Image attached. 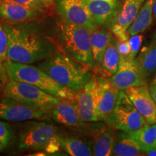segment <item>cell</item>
I'll list each match as a JSON object with an SVG mask.
<instances>
[{
    "mask_svg": "<svg viewBox=\"0 0 156 156\" xmlns=\"http://www.w3.org/2000/svg\"><path fill=\"white\" fill-rule=\"evenodd\" d=\"M7 36L9 60L33 64L46 59L54 51V45L47 38L28 25H3Z\"/></svg>",
    "mask_w": 156,
    "mask_h": 156,
    "instance_id": "obj_1",
    "label": "cell"
},
{
    "mask_svg": "<svg viewBox=\"0 0 156 156\" xmlns=\"http://www.w3.org/2000/svg\"><path fill=\"white\" fill-rule=\"evenodd\" d=\"M38 67L74 93L83 88L93 76L91 69L63 53L48 56L38 64Z\"/></svg>",
    "mask_w": 156,
    "mask_h": 156,
    "instance_id": "obj_2",
    "label": "cell"
},
{
    "mask_svg": "<svg viewBox=\"0 0 156 156\" xmlns=\"http://www.w3.org/2000/svg\"><path fill=\"white\" fill-rule=\"evenodd\" d=\"M5 67L9 80L35 85L59 99L75 101V93L58 84L38 67L10 60Z\"/></svg>",
    "mask_w": 156,
    "mask_h": 156,
    "instance_id": "obj_3",
    "label": "cell"
},
{
    "mask_svg": "<svg viewBox=\"0 0 156 156\" xmlns=\"http://www.w3.org/2000/svg\"><path fill=\"white\" fill-rule=\"evenodd\" d=\"M91 30L87 27L64 20L59 25V38L65 53L90 69H93Z\"/></svg>",
    "mask_w": 156,
    "mask_h": 156,
    "instance_id": "obj_4",
    "label": "cell"
},
{
    "mask_svg": "<svg viewBox=\"0 0 156 156\" xmlns=\"http://www.w3.org/2000/svg\"><path fill=\"white\" fill-rule=\"evenodd\" d=\"M3 94L19 102L51 111L61 99L30 84L9 80L4 85Z\"/></svg>",
    "mask_w": 156,
    "mask_h": 156,
    "instance_id": "obj_5",
    "label": "cell"
},
{
    "mask_svg": "<svg viewBox=\"0 0 156 156\" xmlns=\"http://www.w3.org/2000/svg\"><path fill=\"white\" fill-rule=\"evenodd\" d=\"M104 122L114 130L132 132L147 124L124 90H120L116 106Z\"/></svg>",
    "mask_w": 156,
    "mask_h": 156,
    "instance_id": "obj_6",
    "label": "cell"
},
{
    "mask_svg": "<svg viewBox=\"0 0 156 156\" xmlns=\"http://www.w3.org/2000/svg\"><path fill=\"white\" fill-rule=\"evenodd\" d=\"M25 124L20 134L19 147L21 150H44L57 133L55 126L45 122H33Z\"/></svg>",
    "mask_w": 156,
    "mask_h": 156,
    "instance_id": "obj_7",
    "label": "cell"
},
{
    "mask_svg": "<svg viewBox=\"0 0 156 156\" xmlns=\"http://www.w3.org/2000/svg\"><path fill=\"white\" fill-rule=\"evenodd\" d=\"M108 80L119 90L147 84V77L142 73L135 59L121 56L116 73Z\"/></svg>",
    "mask_w": 156,
    "mask_h": 156,
    "instance_id": "obj_8",
    "label": "cell"
},
{
    "mask_svg": "<svg viewBox=\"0 0 156 156\" xmlns=\"http://www.w3.org/2000/svg\"><path fill=\"white\" fill-rule=\"evenodd\" d=\"M51 111L30 106L20 103L9 98L0 101V119L12 121L22 122L32 119H44L47 117Z\"/></svg>",
    "mask_w": 156,
    "mask_h": 156,
    "instance_id": "obj_9",
    "label": "cell"
},
{
    "mask_svg": "<svg viewBox=\"0 0 156 156\" xmlns=\"http://www.w3.org/2000/svg\"><path fill=\"white\" fill-rule=\"evenodd\" d=\"M97 91L95 98V122L106 119L112 114L115 106L120 90L116 88L108 79L96 76Z\"/></svg>",
    "mask_w": 156,
    "mask_h": 156,
    "instance_id": "obj_10",
    "label": "cell"
},
{
    "mask_svg": "<svg viewBox=\"0 0 156 156\" xmlns=\"http://www.w3.org/2000/svg\"><path fill=\"white\" fill-rule=\"evenodd\" d=\"M56 10L63 20L87 27L91 30L98 28L83 0H54Z\"/></svg>",
    "mask_w": 156,
    "mask_h": 156,
    "instance_id": "obj_11",
    "label": "cell"
},
{
    "mask_svg": "<svg viewBox=\"0 0 156 156\" xmlns=\"http://www.w3.org/2000/svg\"><path fill=\"white\" fill-rule=\"evenodd\" d=\"M124 92L147 124H156V103L147 84L129 87Z\"/></svg>",
    "mask_w": 156,
    "mask_h": 156,
    "instance_id": "obj_12",
    "label": "cell"
},
{
    "mask_svg": "<svg viewBox=\"0 0 156 156\" xmlns=\"http://www.w3.org/2000/svg\"><path fill=\"white\" fill-rule=\"evenodd\" d=\"M96 91V75H93L85 86L75 93V102L78 115L83 122H95V106Z\"/></svg>",
    "mask_w": 156,
    "mask_h": 156,
    "instance_id": "obj_13",
    "label": "cell"
},
{
    "mask_svg": "<svg viewBox=\"0 0 156 156\" xmlns=\"http://www.w3.org/2000/svg\"><path fill=\"white\" fill-rule=\"evenodd\" d=\"M114 130L101 121L89 126L88 131L93 142V155H112L115 139Z\"/></svg>",
    "mask_w": 156,
    "mask_h": 156,
    "instance_id": "obj_14",
    "label": "cell"
},
{
    "mask_svg": "<svg viewBox=\"0 0 156 156\" xmlns=\"http://www.w3.org/2000/svg\"><path fill=\"white\" fill-rule=\"evenodd\" d=\"M43 12L30 7L4 0L0 4V20L7 25H18L34 20Z\"/></svg>",
    "mask_w": 156,
    "mask_h": 156,
    "instance_id": "obj_15",
    "label": "cell"
},
{
    "mask_svg": "<svg viewBox=\"0 0 156 156\" xmlns=\"http://www.w3.org/2000/svg\"><path fill=\"white\" fill-rule=\"evenodd\" d=\"M51 116L56 122L68 126L84 127L86 122L80 119L75 101L61 99L51 109Z\"/></svg>",
    "mask_w": 156,
    "mask_h": 156,
    "instance_id": "obj_16",
    "label": "cell"
},
{
    "mask_svg": "<svg viewBox=\"0 0 156 156\" xmlns=\"http://www.w3.org/2000/svg\"><path fill=\"white\" fill-rule=\"evenodd\" d=\"M93 20L97 25L109 22L116 12L117 0H83Z\"/></svg>",
    "mask_w": 156,
    "mask_h": 156,
    "instance_id": "obj_17",
    "label": "cell"
},
{
    "mask_svg": "<svg viewBox=\"0 0 156 156\" xmlns=\"http://www.w3.org/2000/svg\"><path fill=\"white\" fill-rule=\"evenodd\" d=\"M144 154L145 152L140 144L128 132L120 131L115 134L112 155L136 156Z\"/></svg>",
    "mask_w": 156,
    "mask_h": 156,
    "instance_id": "obj_18",
    "label": "cell"
},
{
    "mask_svg": "<svg viewBox=\"0 0 156 156\" xmlns=\"http://www.w3.org/2000/svg\"><path fill=\"white\" fill-rule=\"evenodd\" d=\"M120 61V54L114 40L107 47L99 67L95 70L101 74V77L108 79L112 77L118 69Z\"/></svg>",
    "mask_w": 156,
    "mask_h": 156,
    "instance_id": "obj_19",
    "label": "cell"
},
{
    "mask_svg": "<svg viewBox=\"0 0 156 156\" xmlns=\"http://www.w3.org/2000/svg\"><path fill=\"white\" fill-rule=\"evenodd\" d=\"M91 48H92L94 68L95 70L100 65L107 47L113 41L112 35L105 30L95 29L91 30Z\"/></svg>",
    "mask_w": 156,
    "mask_h": 156,
    "instance_id": "obj_20",
    "label": "cell"
},
{
    "mask_svg": "<svg viewBox=\"0 0 156 156\" xmlns=\"http://www.w3.org/2000/svg\"><path fill=\"white\" fill-rule=\"evenodd\" d=\"M155 0H145L136 15L135 19L129 27L127 32L129 36L145 32L153 21V5Z\"/></svg>",
    "mask_w": 156,
    "mask_h": 156,
    "instance_id": "obj_21",
    "label": "cell"
},
{
    "mask_svg": "<svg viewBox=\"0 0 156 156\" xmlns=\"http://www.w3.org/2000/svg\"><path fill=\"white\" fill-rule=\"evenodd\" d=\"M61 147L68 155L72 156L93 155L92 140L78 137H61Z\"/></svg>",
    "mask_w": 156,
    "mask_h": 156,
    "instance_id": "obj_22",
    "label": "cell"
},
{
    "mask_svg": "<svg viewBox=\"0 0 156 156\" xmlns=\"http://www.w3.org/2000/svg\"><path fill=\"white\" fill-rule=\"evenodd\" d=\"M145 2V0H124L115 23L127 30Z\"/></svg>",
    "mask_w": 156,
    "mask_h": 156,
    "instance_id": "obj_23",
    "label": "cell"
},
{
    "mask_svg": "<svg viewBox=\"0 0 156 156\" xmlns=\"http://www.w3.org/2000/svg\"><path fill=\"white\" fill-rule=\"evenodd\" d=\"M129 134L140 144L145 153L156 147V124H146Z\"/></svg>",
    "mask_w": 156,
    "mask_h": 156,
    "instance_id": "obj_24",
    "label": "cell"
},
{
    "mask_svg": "<svg viewBox=\"0 0 156 156\" xmlns=\"http://www.w3.org/2000/svg\"><path fill=\"white\" fill-rule=\"evenodd\" d=\"M135 61L146 77L156 73V41L143 48Z\"/></svg>",
    "mask_w": 156,
    "mask_h": 156,
    "instance_id": "obj_25",
    "label": "cell"
},
{
    "mask_svg": "<svg viewBox=\"0 0 156 156\" xmlns=\"http://www.w3.org/2000/svg\"><path fill=\"white\" fill-rule=\"evenodd\" d=\"M7 36L3 25L0 23V82L5 85L9 80L5 64L9 61L7 56Z\"/></svg>",
    "mask_w": 156,
    "mask_h": 156,
    "instance_id": "obj_26",
    "label": "cell"
},
{
    "mask_svg": "<svg viewBox=\"0 0 156 156\" xmlns=\"http://www.w3.org/2000/svg\"><path fill=\"white\" fill-rule=\"evenodd\" d=\"M14 3L30 7L44 13L48 9V5L44 2L42 0H9Z\"/></svg>",
    "mask_w": 156,
    "mask_h": 156,
    "instance_id": "obj_27",
    "label": "cell"
},
{
    "mask_svg": "<svg viewBox=\"0 0 156 156\" xmlns=\"http://www.w3.org/2000/svg\"><path fill=\"white\" fill-rule=\"evenodd\" d=\"M128 42L129 44L130 49H131L128 57L132 58V59H135L136 56L137 55L140 46H141L142 42V36L139 34L130 36L128 40Z\"/></svg>",
    "mask_w": 156,
    "mask_h": 156,
    "instance_id": "obj_28",
    "label": "cell"
},
{
    "mask_svg": "<svg viewBox=\"0 0 156 156\" xmlns=\"http://www.w3.org/2000/svg\"><path fill=\"white\" fill-rule=\"evenodd\" d=\"M112 32L114 34V36L117 38L122 41H127L129 38V35L127 30H125L121 27L120 25L114 23L112 26Z\"/></svg>",
    "mask_w": 156,
    "mask_h": 156,
    "instance_id": "obj_29",
    "label": "cell"
},
{
    "mask_svg": "<svg viewBox=\"0 0 156 156\" xmlns=\"http://www.w3.org/2000/svg\"><path fill=\"white\" fill-rule=\"evenodd\" d=\"M61 147V136L55 135L50 140L48 145H46V151L48 153H55Z\"/></svg>",
    "mask_w": 156,
    "mask_h": 156,
    "instance_id": "obj_30",
    "label": "cell"
},
{
    "mask_svg": "<svg viewBox=\"0 0 156 156\" xmlns=\"http://www.w3.org/2000/svg\"><path fill=\"white\" fill-rule=\"evenodd\" d=\"M11 139V129L8 124L0 121V140L8 145Z\"/></svg>",
    "mask_w": 156,
    "mask_h": 156,
    "instance_id": "obj_31",
    "label": "cell"
},
{
    "mask_svg": "<svg viewBox=\"0 0 156 156\" xmlns=\"http://www.w3.org/2000/svg\"><path fill=\"white\" fill-rule=\"evenodd\" d=\"M116 46L118 48L119 53L121 56H124V57H128L130 54V46L127 41H117Z\"/></svg>",
    "mask_w": 156,
    "mask_h": 156,
    "instance_id": "obj_32",
    "label": "cell"
},
{
    "mask_svg": "<svg viewBox=\"0 0 156 156\" xmlns=\"http://www.w3.org/2000/svg\"><path fill=\"white\" fill-rule=\"evenodd\" d=\"M149 87L151 95L153 96L154 101H155V102L156 103V83H151Z\"/></svg>",
    "mask_w": 156,
    "mask_h": 156,
    "instance_id": "obj_33",
    "label": "cell"
},
{
    "mask_svg": "<svg viewBox=\"0 0 156 156\" xmlns=\"http://www.w3.org/2000/svg\"><path fill=\"white\" fill-rule=\"evenodd\" d=\"M145 155H149V156H156V147L152 148L147 151L145 153Z\"/></svg>",
    "mask_w": 156,
    "mask_h": 156,
    "instance_id": "obj_34",
    "label": "cell"
},
{
    "mask_svg": "<svg viewBox=\"0 0 156 156\" xmlns=\"http://www.w3.org/2000/svg\"><path fill=\"white\" fill-rule=\"evenodd\" d=\"M7 145V144L6 143V142L0 140V152H1L2 151H3Z\"/></svg>",
    "mask_w": 156,
    "mask_h": 156,
    "instance_id": "obj_35",
    "label": "cell"
},
{
    "mask_svg": "<svg viewBox=\"0 0 156 156\" xmlns=\"http://www.w3.org/2000/svg\"><path fill=\"white\" fill-rule=\"evenodd\" d=\"M153 20H155L156 21V0H155V2H154V5H153Z\"/></svg>",
    "mask_w": 156,
    "mask_h": 156,
    "instance_id": "obj_36",
    "label": "cell"
},
{
    "mask_svg": "<svg viewBox=\"0 0 156 156\" xmlns=\"http://www.w3.org/2000/svg\"><path fill=\"white\" fill-rule=\"evenodd\" d=\"M42 1L46 3V5H48V6L51 5L54 2V0H42Z\"/></svg>",
    "mask_w": 156,
    "mask_h": 156,
    "instance_id": "obj_37",
    "label": "cell"
},
{
    "mask_svg": "<svg viewBox=\"0 0 156 156\" xmlns=\"http://www.w3.org/2000/svg\"><path fill=\"white\" fill-rule=\"evenodd\" d=\"M151 83H156V74H155V75L154 76V77H153V80H152V82H151Z\"/></svg>",
    "mask_w": 156,
    "mask_h": 156,
    "instance_id": "obj_38",
    "label": "cell"
},
{
    "mask_svg": "<svg viewBox=\"0 0 156 156\" xmlns=\"http://www.w3.org/2000/svg\"><path fill=\"white\" fill-rule=\"evenodd\" d=\"M153 41H156V30L155 32V34L153 35Z\"/></svg>",
    "mask_w": 156,
    "mask_h": 156,
    "instance_id": "obj_39",
    "label": "cell"
},
{
    "mask_svg": "<svg viewBox=\"0 0 156 156\" xmlns=\"http://www.w3.org/2000/svg\"><path fill=\"white\" fill-rule=\"evenodd\" d=\"M2 87V84L1 82H0V90H1Z\"/></svg>",
    "mask_w": 156,
    "mask_h": 156,
    "instance_id": "obj_40",
    "label": "cell"
},
{
    "mask_svg": "<svg viewBox=\"0 0 156 156\" xmlns=\"http://www.w3.org/2000/svg\"><path fill=\"white\" fill-rule=\"evenodd\" d=\"M4 1V0H0V4H1L2 2Z\"/></svg>",
    "mask_w": 156,
    "mask_h": 156,
    "instance_id": "obj_41",
    "label": "cell"
}]
</instances>
